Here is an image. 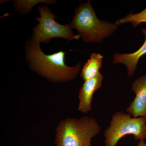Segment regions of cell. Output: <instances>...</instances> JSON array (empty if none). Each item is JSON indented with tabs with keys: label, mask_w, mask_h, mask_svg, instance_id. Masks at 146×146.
I'll list each match as a JSON object with an SVG mask.
<instances>
[{
	"label": "cell",
	"mask_w": 146,
	"mask_h": 146,
	"mask_svg": "<svg viewBox=\"0 0 146 146\" xmlns=\"http://www.w3.org/2000/svg\"><path fill=\"white\" fill-rule=\"evenodd\" d=\"M104 56L99 53H93L90 58L84 65L80 76L84 81L94 78L100 72L103 61Z\"/></svg>",
	"instance_id": "9"
},
{
	"label": "cell",
	"mask_w": 146,
	"mask_h": 146,
	"mask_svg": "<svg viewBox=\"0 0 146 146\" xmlns=\"http://www.w3.org/2000/svg\"><path fill=\"white\" fill-rule=\"evenodd\" d=\"M133 135L136 140L146 138L144 117H132L130 114L117 111L112 115L109 125L104 131L105 146H116L121 138Z\"/></svg>",
	"instance_id": "4"
},
{
	"label": "cell",
	"mask_w": 146,
	"mask_h": 146,
	"mask_svg": "<svg viewBox=\"0 0 146 146\" xmlns=\"http://www.w3.org/2000/svg\"><path fill=\"white\" fill-rule=\"evenodd\" d=\"M53 0H18L13 2L16 10L22 14H27L31 11L36 5L39 3H44L48 4H54Z\"/></svg>",
	"instance_id": "10"
},
{
	"label": "cell",
	"mask_w": 146,
	"mask_h": 146,
	"mask_svg": "<svg viewBox=\"0 0 146 146\" xmlns=\"http://www.w3.org/2000/svg\"><path fill=\"white\" fill-rule=\"evenodd\" d=\"M141 32L145 35V41L139 49L132 53H115L113 56V64L121 63L125 65L129 77H133L139 60L146 54V29H142Z\"/></svg>",
	"instance_id": "8"
},
{
	"label": "cell",
	"mask_w": 146,
	"mask_h": 146,
	"mask_svg": "<svg viewBox=\"0 0 146 146\" xmlns=\"http://www.w3.org/2000/svg\"><path fill=\"white\" fill-rule=\"evenodd\" d=\"M145 117V123H146V115L145 117Z\"/></svg>",
	"instance_id": "13"
},
{
	"label": "cell",
	"mask_w": 146,
	"mask_h": 146,
	"mask_svg": "<svg viewBox=\"0 0 146 146\" xmlns=\"http://www.w3.org/2000/svg\"><path fill=\"white\" fill-rule=\"evenodd\" d=\"M129 23L135 28L143 23H146V7L139 13H130L124 18L117 19L115 21V24L118 26Z\"/></svg>",
	"instance_id": "11"
},
{
	"label": "cell",
	"mask_w": 146,
	"mask_h": 146,
	"mask_svg": "<svg viewBox=\"0 0 146 146\" xmlns=\"http://www.w3.org/2000/svg\"><path fill=\"white\" fill-rule=\"evenodd\" d=\"M70 25L78 35L87 43H100L112 35L117 29L115 24L102 21L97 16L91 1L81 3L75 9L74 19Z\"/></svg>",
	"instance_id": "3"
},
{
	"label": "cell",
	"mask_w": 146,
	"mask_h": 146,
	"mask_svg": "<svg viewBox=\"0 0 146 146\" xmlns=\"http://www.w3.org/2000/svg\"><path fill=\"white\" fill-rule=\"evenodd\" d=\"M102 128L92 117L68 118L61 120L56 129V146H91L92 138Z\"/></svg>",
	"instance_id": "2"
},
{
	"label": "cell",
	"mask_w": 146,
	"mask_h": 146,
	"mask_svg": "<svg viewBox=\"0 0 146 146\" xmlns=\"http://www.w3.org/2000/svg\"><path fill=\"white\" fill-rule=\"evenodd\" d=\"M65 54L60 51L52 54H45L40 48V43L32 39L27 44V60L32 70L52 82L71 81L79 73L81 63L74 67L67 66L65 63Z\"/></svg>",
	"instance_id": "1"
},
{
	"label": "cell",
	"mask_w": 146,
	"mask_h": 146,
	"mask_svg": "<svg viewBox=\"0 0 146 146\" xmlns=\"http://www.w3.org/2000/svg\"><path fill=\"white\" fill-rule=\"evenodd\" d=\"M136 146H146V143H145L144 140H141Z\"/></svg>",
	"instance_id": "12"
},
{
	"label": "cell",
	"mask_w": 146,
	"mask_h": 146,
	"mask_svg": "<svg viewBox=\"0 0 146 146\" xmlns=\"http://www.w3.org/2000/svg\"><path fill=\"white\" fill-rule=\"evenodd\" d=\"M131 89L135 94V97L126 112L135 117H145L146 73L134 80L131 84Z\"/></svg>",
	"instance_id": "6"
},
{
	"label": "cell",
	"mask_w": 146,
	"mask_h": 146,
	"mask_svg": "<svg viewBox=\"0 0 146 146\" xmlns=\"http://www.w3.org/2000/svg\"><path fill=\"white\" fill-rule=\"evenodd\" d=\"M38 9L40 17L35 19L39 23L33 29L32 40L46 44L56 37L68 40H78L80 38L78 35L74 34L70 24L60 25L55 21L56 17L48 6H39Z\"/></svg>",
	"instance_id": "5"
},
{
	"label": "cell",
	"mask_w": 146,
	"mask_h": 146,
	"mask_svg": "<svg viewBox=\"0 0 146 146\" xmlns=\"http://www.w3.org/2000/svg\"><path fill=\"white\" fill-rule=\"evenodd\" d=\"M104 77L100 73L94 78L84 81L79 92L78 110L84 114L92 110V102L94 93L101 87Z\"/></svg>",
	"instance_id": "7"
}]
</instances>
